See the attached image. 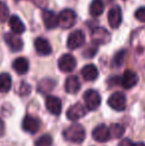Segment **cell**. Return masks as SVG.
<instances>
[{
	"instance_id": "7",
	"label": "cell",
	"mask_w": 145,
	"mask_h": 146,
	"mask_svg": "<svg viewBox=\"0 0 145 146\" xmlns=\"http://www.w3.org/2000/svg\"><path fill=\"white\" fill-rule=\"evenodd\" d=\"M138 81H139V78H138L137 74L135 72L126 70L123 75H122V77L119 79V84L125 90H129V88L135 87L137 85Z\"/></svg>"
},
{
	"instance_id": "28",
	"label": "cell",
	"mask_w": 145,
	"mask_h": 146,
	"mask_svg": "<svg viewBox=\"0 0 145 146\" xmlns=\"http://www.w3.org/2000/svg\"><path fill=\"white\" fill-rule=\"evenodd\" d=\"M31 92V87L27 83H21L19 87V94L20 96H28Z\"/></svg>"
},
{
	"instance_id": "26",
	"label": "cell",
	"mask_w": 145,
	"mask_h": 146,
	"mask_svg": "<svg viewBox=\"0 0 145 146\" xmlns=\"http://www.w3.org/2000/svg\"><path fill=\"white\" fill-rule=\"evenodd\" d=\"M53 143L52 137L49 134H44L40 136L35 142V146H51Z\"/></svg>"
},
{
	"instance_id": "3",
	"label": "cell",
	"mask_w": 145,
	"mask_h": 146,
	"mask_svg": "<svg viewBox=\"0 0 145 146\" xmlns=\"http://www.w3.org/2000/svg\"><path fill=\"white\" fill-rule=\"evenodd\" d=\"M85 108L89 110H95L101 106V98L99 94L95 90H87L83 94Z\"/></svg>"
},
{
	"instance_id": "22",
	"label": "cell",
	"mask_w": 145,
	"mask_h": 146,
	"mask_svg": "<svg viewBox=\"0 0 145 146\" xmlns=\"http://www.w3.org/2000/svg\"><path fill=\"white\" fill-rule=\"evenodd\" d=\"M103 10H105V4L103 0H93L89 6V13L91 16L97 17L103 14Z\"/></svg>"
},
{
	"instance_id": "8",
	"label": "cell",
	"mask_w": 145,
	"mask_h": 146,
	"mask_svg": "<svg viewBox=\"0 0 145 146\" xmlns=\"http://www.w3.org/2000/svg\"><path fill=\"white\" fill-rule=\"evenodd\" d=\"M110 38L109 32L103 27H97L91 31V40L97 45L107 44L110 41Z\"/></svg>"
},
{
	"instance_id": "19",
	"label": "cell",
	"mask_w": 145,
	"mask_h": 146,
	"mask_svg": "<svg viewBox=\"0 0 145 146\" xmlns=\"http://www.w3.org/2000/svg\"><path fill=\"white\" fill-rule=\"evenodd\" d=\"M9 26L10 29L12 30V32L17 35L22 34L26 29L24 23L21 21V19L17 15H13L9 18Z\"/></svg>"
},
{
	"instance_id": "33",
	"label": "cell",
	"mask_w": 145,
	"mask_h": 146,
	"mask_svg": "<svg viewBox=\"0 0 145 146\" xmlns=\"http://www.w3.org/2000/svg\"><path fill=\"white\" fill-rule=\"evenodd\" d=\"M5 133V124H4L3 120L0 118V137L3 136Z\"/></svg>"
},
{
	"instance_id": "25",
	"label": "cell",
	"mask_w": 145,
	"mask_h": 146,
	"mask_svg": "<svg viewBox=\"0 0 145 146\" xmlns=\"http://www.w3.org/2000/svg\"><path fill=\"white\" fill-rule=\"evenodd\" d=\"M126 57V51L125 50H120L114 55L113 60H112V65L116 68H120L124 63V60Z\"/></svg>"
},
{
	"instance_id": "30",
	"label": "cell",
	"mask_w": 145,
	"mask_h": 146,
	"mask_svg": "<svg viewBox=\"0 0 145 146\" xmlns=\"http://www.w3.org/2000/svg\"><path fill=\"white\" fill-rule=\"evenodd\" d=\"M97 47H87L85 50V52L83 53V55L85 58H93L95 54H97Z\"/></svg>"
},
{
	"instance_id": "1",
	"label": "cell",
	"mask_w": 145,
	"mask_h": 146,
	"mask_svg": "<svg viewBox=\"0 0 145 146\" xmlns=\"http://www.w3.org/2000/svg\"><path fill=\"white\" fill-rule=\"evenodd\" d=\"M63 135L66 140L73 143H81L85 138V130L83 125L79 123H75L65 129Z\"/></svg>"
},
{
	"instance_id": "9",
	"label": "cell",
	"mask_w": 145,
	"mask_h": 146,
	"mask_svg": "<svg viewBox=\"0 0 145 146\" xmlns=\"http://www.w3.org/2000/svg\"><path fill=\"white\" fill-rule=\"evenodd\" d=\"M4 40L12 52H19L23 48V41L15 33H6L4 35Z\"/></svg>"
},
{
	"instance_id": "23",
	"label": "cell",
	"mask_w": 145,
	"mask_h": 146,
	"mask_svg": "<svg viewBox=\"0 0 145 146\" xmlns=\"http://www.w3.org/2000/svg\"><path fill=\"white\" fill-rule=\"evenodd\" d=\"M56 83L51 79H44L39 83L38 85V92L41 94H48L54 90Z\"/></svg>"
},
{
	"instance_id": "34",
	"label": "cell",
	"mask_w": 145,
	"mask_h": 146,
	"mask_svg": "<svg viewBox=\"0 0 145 146\" xmlns=\"http://www.w3.org/2000/svg\"><path fill=\"white\" fill-rule=\"evenodd\" d=\"M134 146H145V143H143V142L135 143V145H134Z\"/></svg>"
},
{
	"instance_id": "5",
	"label": "cell",
	"mask_w": 145,
	"mask_h": 146,
	"mask_svg": "<svg viewBox=\"0 0 145 146\" xmlns=\"http://www.w3.org/2000/svg\"><path fill=\"white\" fill-rule=\"evenodd\" d=\"M58 67L64 73H71L77 67V60L71 54H64L58 61Z\"/></svg>"
},
{
	"instance_id": "16",
	"label": "cell",
	"mask_w": 145,
	"mask_h": 146,
	"mask_svg": "<svg viewBox=\"0 0 145 146\" xmlns=\"http://www.w3.org/2000/svg\"><path fill=\"white\" fill-rule=\"evenodd\" d=\"M34 46H35L36 52L41 56H48L52 53V46L45 38H41V37L37 38L34 42Z\"/></svg>"
},
{
	"instance_id": "13",
	"label": "cell",
	"mask_w": 145,
	"mask_h": 146,
	"mask_svg": "<svg viewBox=\"0 0 145 146\" xmlns=\"http://www.w3.org/2000/svg\"><path fill=\"white\" fill-rule=\"evenodd\" d=\"M22 127L26 132L34 134L40 129V120L31 115H26L22 122Z\"/></svg>"
},
{
	"instance_id": "17",
	"label": "cell",
	"mask_w": 145,
	"mask_h": 146,
	"mask_svg": "<svg viewBox=\"0 0 145 146\" xmlns=\"http://www.w3.org/2000/svg\"><path fill=\"white\" fill-rule=\"evenodd\" d=\"M65 90L69 94H77L81 90V82L77 76H71L65 82Z\"/></svg>"
},
{
	"instance_id": "6",
	"label": "cell",
	"mask_w": 145,
	"mask_h": 146,
	"mask_svg": "<svg viewBox=\"0 0 145 146\" xmlns=\"http://www.w3.org/2000/svg\"><path fill=\"white\" fill-rule=\"evenodd\" d=\"M85 34L81 30H75L71 33L68 37L67 46L70 50H75L81 47L85 43Z\"/></svg>"
},
{
	"instance_id": "32",
	"label": "cell",
	"mask_w": 145,
	"mask_h": 146,
	"mask_svg": "<svg viewBox=\"0 0 145 146\" xmlns=\"http://www.w3.org/2000/svg\"><path fill=\"white\" fill-rule=\"evenodd\" d=\"M134 145H135V143H133L130 139H128V138L122 139V140L118 143V146H134Z\"/></svg>"
},
{
	"instance_id": "15",
	"label": "cell",
	"mask_w": 145,
	"mask_h": 146,
	"mask_svg": "<svg viewBox=\"0 0 145 146\" xmlns=\"http://www.w3.org/2000/svg\"><path fill=\"white\" fill-rule=\"evenodd\" d=\"M42 18L44 21L45 27L47 29H55L59 26L58 16L55 14V12L51 11V10H43Z\"/></svg>"
},
{
	"instance_id": "21",
	"label": "cell",
	"mask_w": 145,
	"mask_h": 146,
	"mask_svg": "<svg viewBox=\"0 0 145 146\" xmlns=\"http://www.w3.org/2000/svg\"><path fill=\"white\" fill-rule=\"evenodd\" d=\"M12 86V80L9 74L2 73L0 74V92L6 94L10 90Z\"/></svg>"
},
{
	"instance_id": "29",
	"label": "cell",
	"mask_w": 145,
	"mask_h": 146,
	"mask_svg": "<svg viewBox=\"0 0 145 146\" xmlns=\"http://www.w3.org/2000/svg\"><path fill=\"white\" fill-rule=\"evenodd\" d=\"M135 18L138 21L145 23V7H140L135 11Z\"/></svg>"
},
{
	"instance_id": "12",
	"label": "cell",
	"mask_w": 145,
	"mask_h": 146,
	"mask_svg": "<svg viewBox=\"0 0 145 146\" xmlns=\"http://www.w3.org/2000/svg\"><path fill=\"white\" fill-rule=\"evenodd\" d=\"M107 20L112 29H116L119 27L122 21V13L119 6H114L109 10L107 14Z\"/></svg>"
},
{
	"instance_id": "27",
	"label": "cell",
	"mask_w": 145,
	"mask_h": 146,
	"mask_svg": "<svg viewBox=\"0 0 145 146\" xmlns=\"http://www.w3.org/2000/svg\"><path fill=\"white\" fill-rule=\"evenodd\" d=\"M8 17H9V10L7 5L3 1H0V23L7 21Z\"/></svg>"
},
{
	"instance_id": "24",
	"label": "cell",
	"mask_w": 145,
	"mask_h": 146,
	"mask_svg": "<svg viewBox=\"0 0 145 146\" xmlns=\"http://www.w3.org/2000/svg\"><path fill=\"white\" fill-rule=\"evenodd\" d=\"M109 134H110V138H120L122 137V135L124 134V131L125 128L122 124L119 123H113L109 127Z\"/></svg>"
},
{
	"instance_id": "18",
	"label": "cell",
	"mask_w": 145,
	"mask_h": 146,
	"mask_svg": "<svg viewBox=\"0 0 145 146\" xmlns=\"http://www.w3.org/2000/svg\"><path fill=\"white\" fill-rule=\"evenodd\" d=\"M81 74L83 76V80L89 82V81H95L99 77V71H97V67L93 64L87 65L81 69Z\"/></svg>"
},
{
	"instance_id": "31",
	"label": "cell",
	"mask_w": 145,
	"mask_h": 146,
	"mask_svg": "<svg viewBox=\"0 0 145 146\" xmlns=\"http://www.w3.org/2000/svg\"><path fill=\"white\" fill-rule=\"evenodd\" d=\"M30 1L35 4L37 7H40V8H46L47 4H48L47 0H30Z\"/></svg>"
},
{
	"instance_id": "14",
	"label": "cell",
	"mask_w": 145,
	"mask_h": 146,
	"mask_svg": "<svg viewBox=\"0 0 145 146\" xmlns=\"http://www.w3.org/2000/svg\"><path fill=\"white\" fill-rule=\"evenodd\" d=\"M93 138L97 142H107L110 139L109 129L107 125L101 124L93 130Z\"/></svg>"
},
{
	"instance_id": "4",
	"label": "cell",
	"mask_w": 145,
	"mask_h": 146,
	"mask_svg": "<svg viewBox=\"0 0 145 146\" xmlns=\"http://www.w3.org/2000/svg\"><path fill=\"white\" fill-rule=\"evenodd\" d=\"M107 104L112 110L121 111V110H125L126 108V98L124 96V94H122L120 92H116L109 96Z\"/></svg>"
},
{
	"instance_id": "20",
	"label": "cell",
	"mask_w": 145,
	"mask_h": 146,
	"mask_svg": "<svg viewBox=\"0 0 145 146\" xmlns=\"http://www.w3.org/2000/svg\"><path fill=\"white\" fill-rule=\"evenodd\" d=\"M13 69L19 75H24L29 70V62H28L27 59L23 58V57L17 58L13 62Z\"/></svg>"
},
{
	"instance_id": "10",
	"label": "cell",
	"mask_w": 145,
	"mask_h": 146,
	"mask_svg": "<svg viewBox=\"0 0 145 146\" xmlns=\"http://www.w3.org/2000/svg\"><path fill=\"white\" fill-rule=\"evenodd\" d=\"M85 114H87V108L83 106L81 102H77V104H73L67 111V117L72 121L77 120V119L85 116Z\"/></svg>"
},
{
	"instance_id": "2",
	"label": "cell",
	"mask_w": 145,
	"mask_h": 146,
	"mask_svg": "<svg viewBox=\"0 0 145 146\" xmlns=\"http://www.w3.org/2000/svg\"><path fill=\"white\" fill-rule=\"evenodd\" d=\"M59 25L64 29L72 28L77 21V14L72 9H64L58 16Z\"/></svg>"
},
{
	"instance_id": "11",
	"label": "cell",
	"mask_w": 145,
	"mask_h": 146,
	"mask_svg": "<svg viewBox=\"0 0 145 146\" xmlns=\"http://www.w3.org/2000/svg\"><path fill=\"white\" fill-rule=\"evenodd\" d=\"M46 108L50 113L60 115L62 112V102L58 96H48L46 98Z\"/></svg>"
}]
</instances>
